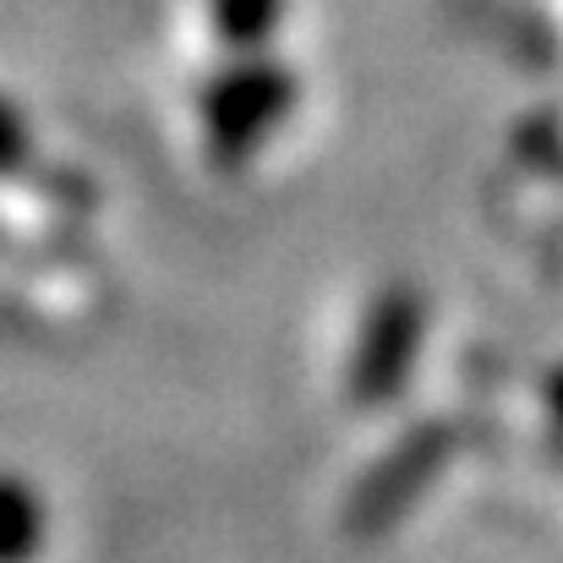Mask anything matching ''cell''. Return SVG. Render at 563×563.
I'll list each match as a JSON object with an SVG mask.
<instances>
[{
  "mask_svg": "<svg viewBox=\"0 0 563 563\" xmlns=\"http://www.w3.org/2000/svg\"><path fill=\"white\" fill-rule=\"evenodd\" d=\"M290 104H296V77H285L279 66H268L257 55H246L241 66L219 71L208 82L202 104H197L213 165H224V170L246 165L263 148V137L290 115Z\"/></svg>",
  "mask_w": 563,
  "mask_h": 563,
  "instance_id": "obj_1",
  "label": "cell"
},
{
  "mask_svg": "<svg viewBox=\"0 0 563 563\" xmlns=\"http://www.w3.org/2000/svg\"><path fill=\"white\" fill-rule=\"evenodd\" d=\"M427 334V312L421 301L394 285L383 290L373 307H367V323L356 334V351H351V399L356 405H373V399H388L405 373H410V356Z\"/></svg>",
  "mask_w": 563,
  "mask_h": 563,
  "instance_id": "obj_2",
  "label": "cell"
},
{
  "mask_svg": "<svg viewBox=\"0 0 563 563\" xmlns=\"http://www.w3.org/2000/svg\"><path fill=\"white\" fill-rule=\"evenodd\" d=\"M438 465H443V432H416V438H405L399 454H394L388 465H377L373 476L362 482V498H356V509H351L356 531L388 526V520L416 498V487H421Z\"/></svg>",
  "mask_w": 563,
  "mask_h": 563,
  "instance_id": "obj_3",
  "label": "cell"
},
{
  "mask_svg": "<svg viewBox=\"0 0 563 563\" xmlns=\"http://www.w3.org/2000/svg\"><path fill=\"white\" fill-rule=\"evenodd\" d=\"M279 5L285 0H208L213 38L224 49H235V55H257L279 27Z\"/></svg>",
  "mask_w": 563,
  "mask_h": 563,
  "instance_id": "obj_4",
  "label": "cell"
},
{
  "mask_svg": "<svg viewBox=\"0 0 563 563\" xmlns=\"http://www.w3.org/2000/svg\"><path fill=\"white\" fill-rule=\"evenodd\" d=\"M44 548V509L33 487L0 476V563H27Z\"/></svg>",
  "mask_w": 563,
  "mask_h": 563,
  "instance_id": "obj_5",
  "label": "cell"
}]
</instances>
